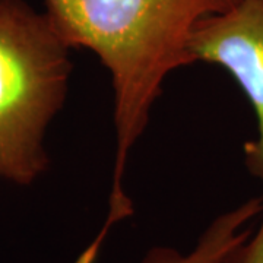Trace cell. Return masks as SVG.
I'll return each instance as SVG.
<instances>
[{
	"label": "cell",
	"instance_id": "obj_1",
	"mask_svg": "<svg viewBox=\"0 0 263 263\" xmlns=\"http://www.w3.org/2000/svg\"><path fill=\"white\" fill-rule=\"evenodd\" d=\"M46 13L70 48L92 51L111 76L114 92L113 177L108 216L94 240L132 215L124 173L149 123L165 79L195 65L189 44L196 25L238 0H44Z\"/></svg>",
	"mask_w": 263,
	"mask_h": 263
},
{
	"label": "cell",
	"instance_id": "obj_2",
	"mask_svg": "<svg viewBox=\"0 0 263 263\" xmlns=\"http://www.w3.org/2000/svg\"><path fill=\"white\" fill-rule=\"evenodd\" d=\"M69 51L47 13L0 0V176L13 183L47 170L44 136L66 100Z\"/></svg>",
	"mask_w": 263,
	"mask_h": 263
},
{
	"label": "cell",
	"instance_id": "obj_3",
	"mask_svg": "<svg viewBox=\"0 0 263 263\" xmlns=\"http://www.w3.org/2000/svg\"><path fill=\"white\" fill-rule=\"evenodd\" d=\"M195 63L224 67L253 107L257 138L245 145L247 170L263 183V0H238L196 25L189 44Z\"/></svg>",
	"mask_w": 263,
	"mask_h": 263
},
{
	"label": "cell",
	"instance_id": "obj_4",
	"mask_svg": "<svg viewBox=\"0 0 263 263\" xmlns=\"http://www.w3.org/2000/svg\"><path fill=\"white\" fill-rule=\"evenodd\" d=\"M262 212L263 197L249 199L243 205L216 216L192 252L181 253L171 247H154L145 254L142 263H222L234 247L252 234L245 228L246 224Z\"/></svg>",
	"mask_w": 263,
	"mask_h": 263
},
{
	"label": "cell",
	"instance_id": "obj_5",
	"mask_svg": "<svg viewBox=\"0 0 263 263\" xmlns=\"http://www.w3.org/2000/svg\"><path fill=\"white\" fill-rule=\"evenodd\" d=\"M222 263H263V212L257 231L234 247Z\"/></svg>",
	"mask_w": 263,
	"mask_h": 263
}]
</instances>
